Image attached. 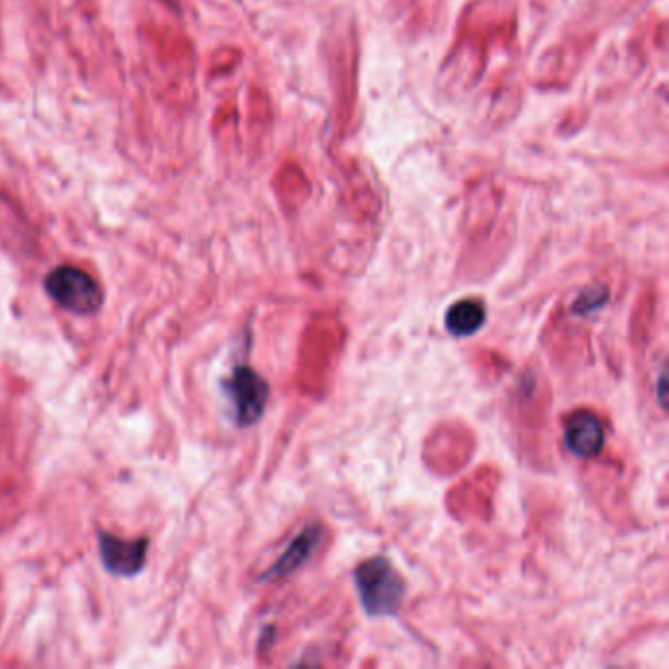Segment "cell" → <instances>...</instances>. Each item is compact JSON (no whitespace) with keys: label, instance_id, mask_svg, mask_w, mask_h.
I'll list each match as a JSON object with an SVG mask.
<instances>
[{"label":"cell","instance_id":"1","mask_svg":"<svg viewBox=\"0 0 669 669\" xmlns=\"http://www.w3.org/2000/svg\"><path fill=\"white\" fill-rule=\"evenodd\" d=\"M355 589L367 617H394L403 607V575L385 558L362 561L354 571Z\"/></svg>","mask_w":669,"mask_h":669},{"label":"cell","instance_id":"2","mask_svg":"<svg viewBox=\"0 0 669 669\" xmlns=\"http://www.w3.org/2000/svg\"><path fill=\"white\" fill-rule=\"evenodd\" d=\"M46 293L73 315H95L105 303L99 283L80 267H56L44 281Z\"/></svg>","mask_w":669,"mask_h":669},{"label":"cell","instance_id":"3","mask_svg":"<svg viewBox=\"0 0 669 669\" xmlns=\"http://www.w3.org/2000/svg\"><path fill=\"white\" fill-rule=\"evenodd\" d=\"M224 393L240 426H252L266 413L269 385L247 365H238L232 369L224 381Z\"/></svg>","mask_w":669,"mask_h":669},{"label":"cell","instance_id":"4","mask_svg":"<svg viewBox=\"0 0 669 669\" xmlns=\"http://www.w3.org/2000/svg\"><path fill=\"white\" fill-rule=\"evenodd\" d=\"M99 556L105 570L117 577H134L146 565L148 540H122L109 532H99Z\"/></svg>","mask_w":669,"mask_h":669},{"label":"cell","instance_id":"5","mask_svg":"<svg viewBox=\"0 0 669 669\" xmlns=\"http://www.w3.org/2000/svg\"><path fill=\"white\" fill-rule=\"evenodd\" d=\"M565 443L570 452L583 460L595 458L605 446V428L597 414L577 411L565 423Z\"/></svg>","mask_w":669,"mask_h":669},{"label":"cell","instance_id":"6","mask_svg":"<svg viewBox=\"0 0 669 669\" xmlns=\"http://www.w3.org/2000/svg\"><path fill=\"white\" fill-rule=\"evenodd\" d=\"M320 540H323V528L318 524L305 526L287 546L281 558L264 573V581L283 580L301 565H305L306 560L315 554Z\"/></svg>","mask_w":669,"mask_h":669},{"label":"cell","instance_id":"7","mask_svg":"<svg viewBox=\"0 0 669 669\" xmlns=\"http://www.w3.org/2000/svg\"><path fill=\"white\" fill-rule=\"evenodd\" d=\"M485 320L487 311L479 299H462L448 308L443 325L455 338H470L482 330Z\"/></svg>","mask_w":669,"mask_h":669},{"label":"cell","instance_id":"8","mask_svg":"<svg viewBox=\"0 0 669 669\" xmlns=\"http://www.w3.org/2000/svg\"><path fill=\"white\" fill-rule=\"evenodd\" d=\"M609 301V291L605 287H591L581 293L580 299L573 303V313L587 316L599 311Z\"/></svg>","mask_w":669,"mask_h":669},{"label":"cell","instance_id":"9","mask_svg":"<svg viewBox=\"0 0 669 669\" xmlns=\"http://www.w3.org/2000/svg\"><path fill=\"white\" fill-rule=\"evenodd\" d=\"M659 404L666 406V372H661L658 377Z\"/></svg>","mask_w":669,"mask_h":669}]
</instances>
